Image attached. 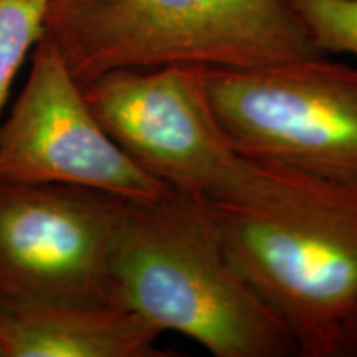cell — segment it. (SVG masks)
Here are the masks:
<instances>
[{
    "label": "cell",
    "mask_w": 357,
    "mask_h": 357,
    "mask_svg": "<svg viewBox=\"0 0 357 357\" xmlns=\"http://www.w3.org/2000/svg\"><path fill=\"white\" fill-rule=\"evenodd\" d=\"M218 123L243 155L357 181V68L323 55L253 68L204 66Z\"/></svg>",
    "instance_id": "277c9868"
},
{
    "label": "cell",
    "mask_w": 357,
    "mask_h": 357,
    "mask_svg": "<svg viewBox=\"0 0 357 357\" xmlns=\"http://www.w3.org/2000/svg\"><path fill=\"white\" fill-rule=\"evenodd\" d=\"M43 37L79 86L116 70L253 68L323 55L289 0H50Z\"/></svg>",
    "instance_id": "3957f363"
},
{
    "label": "cell",
    "mask_w": 357,
    "mask_h": 357,
    "mask_svg": "<svg viewBox=\"0 0 357 357\" xmlns=\"http://www.w3.org/2000/svg\"><path fill=\"white\" fill-rule=\"evenodd\" d=\"M109 296L159 333L192 339L213 357L298 356L283 321L236 270L204 200L181 192L124 200Z\"/></svg>",
    "instance_id": "7a4b0ae2"
},
{
    "label": "cell",
    "mask_w": 357,
    "mask_h": 357,
    "mask_svg": "<svg viewBox=\"0 0 357 357\" xmlns=\"http://www.w3.org/2000/svg\"><path fill=\"white\" fill-rule=\"evenodd\" d=\"M0 181L78 185L129 200L172 190L111 139L45 37L35 45L25 86L0 126Z\"/></svg>",
    "instance_id": "52a82bcc"
},
{
    "label": "cell",
    "mask_w": 357,
    "mask_h": 357,
    "mask_svg": "<svg viewBox=\"0 0 357 357\" xmlns=\"http://www.w3.org/2000/svg\"><path fill=\"white\" fill-rule=\"evenodd\" d=\"M321 52L357 56V0H289Z\"/></svg>",
    "instance_id": "30bf717a"
},
{
    "label": "cell",
    "mask_w": 357,
    "mask_h": 357,
    "mask_svg": "<svg viewBox=\"0 0 357 357\" xmlns=\"http://www.w3.org/2000/svg\"><path fill=\"white\" fill-rule=\"evenodd\" d=\"M160 336L116 305L35 303L0 311V357H164Z\"/></svg>",
    "instance_id": "ba28073f"
},
{
    "label": "cell",
    "mask_w": 357,
    "mask_h": 357,
    "mask_svg": "<svg viewBox=\"0 0 357 357\" xmlns=\"http://www.w3.org/2000/svg\"><path fill=\"white\" fill-rule=\"evenodd\" d=\"M82 88L111 139L172 190L225 199L255 172L257 159L231 144L213 113L204 66L116 70Z\"/></svg>",
    "instance_id": "5b68a950"
},
{
    "label": "cell",
    "mask_w": 357,
    "mask_h": 357,
    "mask_svg": "<svg viewBox=\"0 0 357 357\" xmlns=\"http://www.w3.org/2000/svg\"><path fill=\"white\" fill-rule=\"evenodd\" d=\"M204 202L298 356L357 357V181L257 159L242 189Z\"/></svg>",
    "instance_id": "6da1fadb"
},
{
    "label": "cell",
    "mask_w": 357,
    "mask_h": 357,
    "mask_svg": "<svg viewBox=\"0 0 357 357\" xmlns=\"http://www.w3.org/2000/svg\"><path fill=\"white\" fill-rule=\"evenodd\" d=\"M124 200L78 185L0 181V311L113 305L109 260Z\"/></svg>",
    "instance_id": "8992f818"
},
{
    "label": "cell",
    "mask_w": 357,
    "mask_h": 357,
    "mask_svg": "<svg viewBox=\"0 0 357 357\" xmlns=\"http://www.w3.org/2000/svg\"><path fill=\"white\" fill-rule=\"evenodd\" d=\"M48 2L0 0V113L26 53L43 37Z\"/></svg>",
    "instance_id": "9c48e42d"
}]
</instances>
